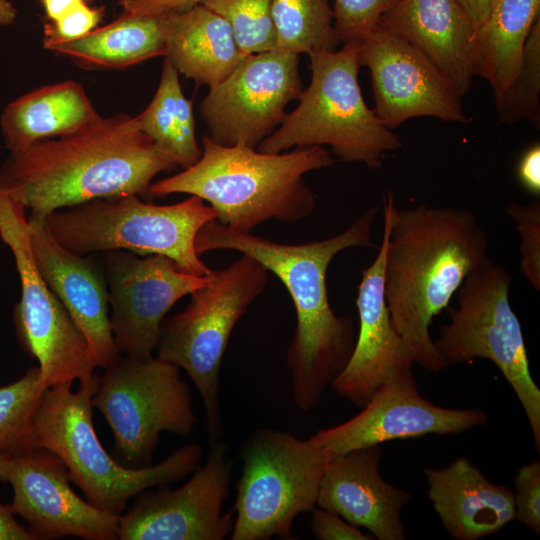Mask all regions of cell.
<instances>
[{"mask_svg":"<svg viewBox=\"0 0 540 540\" xmlns=\"http://www.w3.org/2000/svg\"><path fill=\"white\" fill-rule=\"evenodd\" d=\"M269 271L242 254L210 281L190 293L179 313L162 322L157 358L184 369L196 386L205 411L210 445L223 434L219 402L220 369L231 333L264 290Z\"/></svg>","mask_w":540,"mask_h":540,"instance_id":"cell-8","label":"cell"},{"mask_svg":"<svg viewBox=\"0 0 540 540\" xmlns=\"http://www.w3.org/2000/svg\"><path fill=\"white\" fill-rule=\"evenodd\" d=\"M311 512V532L320 540H371L373 535L363 533L340 515L315 507Z\"/></svg>","mask_w":540,"mask_h":540,"instance_id":"cell-37","label":"cell"},{"mask_svg":"<svg viewBox=\"0 0 540 540\" xmlns=\"http://www.w3.org/2000/svg\"><path fill=\"white\" fill-rule=\"evenodd\" d=\"M48 21H56L72 11L82 3H88L92 0H39Z\"/></svg>","mask_w":540,"mask_h":540,"instance_id":"cell-42","label":"cell"},{"mask_svg":"<svg viewBox=\"0 0 540 540\" xmlns=\"http://www.w3.org/2000/svg\"><path fill=\"white\" fill-rule=\"evenodd\" d=\"M170 14L139 16L122 13L111 23L48 50L68 57L83 69H126L166 55Z\"/></svg>","mask_w":540,"mask_h":540,"instance_id":"cell-26","label":"cell"},{"mask_svg":"<svg viewBox=\"0 0 540 540\" xmlns=\"http://www.w3.org/2000/svg\"><path fill=\"white\" fill-rule=\"evenodd\" d=\"M240 455L231 540L293 539L296 516L316 507L330 454L310 438L261 428L247 438Z\"/></svg>","mask_w":540,"mask_h":540,"instance_id":"cell-9","label":"cell"},{"mask_svg":"<svg viewBox=\"0 0 540 540\" xmlns=\"http://www.w3.org/2000/svg\"><path fill=\"white\" fill-rule=\"evenodd\" d=\"M521 186L533 196L540 195V144L534 143L521 155L517 165Z\"/></svg>","mask_w":540,"mask_h":540,"instance_id":"cell-39","label":"cell"},{"mask_svg":"<svg viewBox=\"0 0 540 540\" xmlns=\"http://www.w3.org/2000/svg\"><path fill=\"white\" fill-rule=\"evenodd\" d=\"M217 219L203 199L156 205L137 195L91 200L45 217L54 238L68 250L89 255L126 250L140 256L163 255L180 270L206 276L212 269L195 249L199 229Z\"/></svg>","mask_w":540,"mask_h":540,"instance_id":"cell-7","label":"cell"},{"mask_svg":"<svg viewBox=\"0 0 540 540\" xmlns=\"http://www.w3.org/2000/svg\"><path fill=\"white\" fill-rule=\"evenodd\" d=\"M178 71L165 57L157 91L148 106L136 116L141 130L177 166L186 169L202 155L195 134L193 103L183 94Z\"/></svg>","mask_w":540,"mask_h":540,"instance_id":"cell-28","label":"cell"},{"mask_svg":"<svg viewBox=\"0 0 540 540\" xmlns=\"http://www.w3.org/2000/svg\"><path fill=\"white\" fill-rule=\"evenodd\" d=\"M176 167L141 130L136 116L118 113L11 151L0 165V190L30 215L46 217L99 198L137 195L152 201L154 177Z\"/></svg>","mask_w":540,"mask_h":540,"instance_id":"cell-2","label":"cell"},{"mask_svg":"<svg viewBox=\"0 0 540 540\" xmlns=\"http://www.w3.org/2000/svg\"><path fill=\"white\" fill-rule=\"evenodd\" d=\"M488 239L473 213L420 204L392 208L384 263L390 320L414 363L430 372L447 364L429 332L464 280L492 263Z\"/></svg>","mask_w":540,"mask_h":540,"instance_id":"cell-3","label":"cell"},{"mask_svg":"<svg viewBox=\"0 0 540 540\" xmlns=\"http://www.w3.org/2000/svg\"><path fill=\"white\" fill-rule=\"evenodd\" d=\"M25 210L0 190V237L13 253L21 283L16 328L23 348L38 360L47 389L89 377L96 367L85 337L35 264Z\"/></svg>","mask_w":540,"mask_h":540,"instance_id":"cell-12","label":"cell"},{"mask_svg":"<svg viewBox=\"0 0 540 540\" xmlns=\"http://www.w3.org/2000/svg\"><path fill=\"white\" fill-rule=\"evenodd\" d=\"M277 50L294 54L334 51L339 43L329 0H272Z\"/></svg>","mask_w":540,"mask_h":540,"instance_id":"cell-29","label":"cell"},{"mask_svg":"<svg viewBox=\"0 0 540 540\" xmlns=\"http://www.w3.org/2000/svg\"><path fill=\"white\" fill-rule=\"evenodd\" d=\"M380 23L424 53L462 97L469 92L475 31L459 0H398Z\"/></svg>","mask_w":540,"mask_h":540,"instance_id":"cell-22","label":"cell"},{"mask_svg":"<svg viewBox=\"0 0 540 540\" xmlns=\"http://www.w3.org/2000/svg\"><path fill=\"white\" fill-rule=\"evenodd\" d=\"M202 0H128L122 7V13L130 15H162L169 13H182Z\"/></svg>","mask_w":540,"mask_h":540,"instance_id":"cell-38","label":"cell"},{"mask_svg":"<svg viewBox=\"0 0 540 540\" xmlns=\"http://www.w3.org/2000/svg\"><path fill=\"white\" fill-rule=\"evenodd\" d=\"M128 2V0H119V4L123 7L124 5H126Z\"/></svg>","mask_w":540,"mask_h":540,"instance_id":"cell-45","label":"cell"},{"mask_svg":"<svg viewBox=\"0 0 540 540\" xmlns=\"http://www.w3.org/2000/svg\"><path fill=\"white\" fill-rule=\"evenodd\" d=\"M12 458L0 455V481L8 482Z\"/></svg>","mask_w":540,"mask_h":540,"instance_id":"cell-44","label":"cell"},{"mask_svg":"<svg viewBox=\"0 0 540 540\" xmlns=\"http://www.w3.org/2000/svg\"><path fill=\"white\" fill-rule=\"evenodd\" d=\"M393 191L383 197V235L372 264L362 270L356 306L359 331L352 355L331 387L341 397L364 407L383 384L412 376L413 357L390 320L384 297V263L392 208Z\"/></svg>","mask_w":540,"mask_h":540,"instance_id":"cell-18","label":"cell"},{"mask_svg":"<svg viewBox=\"0 0 540 540\" xmlns=\"http://www.w3.org/2000/svg\"><path fill=\"white\" fill-rule=\"evenodd\" d=\"M495 0H459L476 33L485 21Z\"/></svg>","mask_w":540,"mask_h":540,"instance_id":"cell-41","label":"cell"},{"mask_svg":"<svg viewBox=\"0 0 540 540\" xmlns=\"http://www.w3.org/2000/svg\"><path fill=\"white\" fill-rule=\"evenodd\" d=\"M32 532L19 523L13 508L0 503V540H35Z\"/></svg>","mask_w":540,"mask_h":540,"instance_id":"cell-40","label":"cell"},{"mask_svg":"<svg viewBox=\"0 0 540 540\" xmlns=\"http://www.w3.org/2000/svg\"><path fill=\"white\" fill-rule=\"evenodd\" d=\"M233 461L219 440L211 445L203 465L181 487L168 484L138 494L134 505L119 516L121 540H223L232 532L234 512L223 513Z\"/></svg>","mask_w":540,"mask_h":540,"instance_id":"cell-15","label":"cell"},{"mask_svg":"<svg viewBox=\"0 0 540 540\" xmlns=\"http://www.w3.org/2000/svg\"><path fill=\"white\" fill-rule=\"evenodd\" d=\"M379 207L372 206L339 234L302 244L273 242L238 232L218 220L205 223L195 238L199 255L212 250L247 254L284 284L296 311V327L286 353L293 399L308 411L347 365L356 342L353 321L330 306L327 272L333 258L352 247L375 248L371 229Z\"/></svg>","mask_w":540,"mask_h":540,"instance_id":"cell-1","label":"cell"},{"mask_svg":"<svg viewBox=\"0 0 540 540\" xmlns=\"http://www.w3.org/2000/svg\"><path fill=\"white\" fill-rule=\"evenodd\" d=\"M100 117L83 85L65 80L41 86L9 102L1 114L0 129L11 152L72 134Z\"/></svg>","mask_w":540,"mask_h":540,"instance_id":"cell-24","label":"cell"},{"mask_svg":"<svg viewBox=\"0 0 540 540\" xmlns=\"http://www.w3.org/2000/svg\"><path fill=\"white\" fill-rule=\"evenodd\" d=\"M35 264L85 337L95 367L106 368L121 354L110 323L109 294L101 260L79 255L51 234L45 217H27Z\"/></svg>","mask_w":540,"mask_h":540,"instance_id":"cell-20","label":"cell"},{"mask_svg":"<svg viewBox=\"0 0 540 540\" xmlns=\"http://www.w3.org/2000/svg\"><path fill=\"white\" fill-rule=\"evenodd\" d=\"M244 56L228 22L202 4L170 14L165 57L197 85L219 84Z\"/></svg>","mask_w":540,"mask_h":540,"instance_id":"cell-25","label":"cell"},{"mask_svg":"<svg viewBox=\"0 0 540 540\" xmlns=\"http://www.w3.org/2000/svg\"><path fill=\"white\" fill-rule=\"evenodd\" d=\"M200 4L228 22L244 55L277 50L272 0H202Z\"/></svg>","mask_w":540,"mask_h":540,"instance_id":"cell-32","label":"cell"},{"mask_svg":"<svg viewBox=\"0 0 540 540\" xmlns=\"http://www.w3.org/2000/svg\"><path fill=\"white\" fill-rule=\"evenodd\" d=\"M62 460L44 448L12 458L8 482L12 508L36 539L76 536L86 540L117 539L119 516L80 498L70 487Z\"/></svg>","mask_w":540,"mask_h":540,"instance_id":"cell-19","label":"cell"},{"mask_svg":"<svg viewBox=\"0 0 540 540\" xmlns=\"http://www.w3.org/2000/svg\"><path fill=\"white\" fill-rule=\"evenodd\" d=\"M17 9L10 0H0V26H9L17 18Z\"/></svg>","mask_w":540,"mask_h":540,"instance_id":"cell-43","label":"cell"},{"mask_svg":"<svg viewBox=\"0 0 540 540\" xmlns=\"http://www.w3.org/2000/svg\"><path fill=\"white\" fill-rule=\"evenodd\" d=\"M540 0H495L474 37V75L491 86L495 100L514 81L526 40L539 18Z\"/></svg>","mask_w":540,"mask_h":540,"instance_id":"cell-27","label":"cell"},{"mask_svg":"<svg viewBox=\"0 0 540 540\" xmlns=\"http://www.w3.org/2000/svg\"><path fill=\"white\" fill-rule=\"evenodd\" d=\"M100 376L92 373L72 383L45 389L32 426L33 448H44L58 456L71 481L95 507L121 515L128 501L148 488L175 482L193 472L202 457L199 444L172 451L156 465L133 468L117 463L97 438L92 420V398Z\"/></svg>","mask_w":540,"mask_h":540,"instance_id":"cell-5","label":"cell"},{"mask_svg":"<svg viewBox=\"0 0 540 540\" xmlns=\"http://www.w3.org/2000/svg\"><path fill=\"white\" fill-rule=\"evenodd\" d=\"M180 368L159 358L119 356L105 368L92 398L114 436L115 456L133 468L152 464L162 432L191 433L197 417Z\"/></svg>","mask_w":540,"mask_h":540,"instance_id":"cell-11","label":"cell"},{"mask_svg":"<svg viewBox=\"0 0 540 540\" xmlns=\"http://www.w3.org/2000/svg\"><path fill=\"white\" fill-rule=\"evenodd\" d=\"M515 519L534 533H540V462L538 459L519 467L514 477Z\"/></svg>","mask_w":540,"mask_h":540,"instance_id":"cell-36","label":"cell"},{"mask_svg":"<svg viewBox=\"0 0 540 540\" xmlns=\"http://www.w3.org/2000/svg\"><path fill=\"white\" fill-rule=\"evenodd\" d=\"M309 58L311 80L302 90L298 106L257 150L280 153L327 145L344 162L380 168L385 155L402 143L364 101L358 81L357 42L344 43L339 51L312 53Z\"/></svg>","mask_w":540,"mask_h":540,"instance_id":"cell-6","label":"cell"},{"mask_svg":"<svg viewBox=\"0 0 540 540\" xmlns=\"http://www.w3.org/2000/svg\"><path fill=\"white\" fill-rule=\"evenodd\" d=\"M512 277L492 263L469 275L458 291L457 308L440 329L435 347L447 366L488 359L515 392L540 450V389L533 380L521 323L509 302Z\"/></svg>","mask_w":540,"mask_h":540,"instance_id":"cell-10","label":"cell"},{"mask_svg":"<svg viewBox=\"0 0 540 540\" xmlns=\"http://www.w3.org/2000/svg\"><path fill=\"white\" fill-rule=\"evenodd\" d=\"M428 497L442 525L456 540L495 534L515 519L513 491L494 484L466 457L424 470Z\"/></svg>","mask_w":540,"mask_h":540,"instance_id":"cell-23","label":"cell"},{"mask_svg":"<svg viewBox=\"0 0 540 540\" xmlns=\"http://www.w3.org/2000/svg\"><path fill=\"white\" fill-rule=\"evenodd\" d=\"M357 47L360 66L370 71L373 111L387 128L415 117L468 122L454 85L407 40L379 22Z\"/></svg>","mask_w":540,"mask_h":540,"instance_id":"cell-16","label":"cell"},{"mask_svg":"<svg viewBox=\"0 0 540 540\" xmlns=\"http://www.w3.org/2000/svg\"><path fill=\"white\" fill-rule=\"evenodd\" d=\"M540 17L526 40L519 71L503 95L495 100L499 119L504 124L529 120L540 125Z\"/></svg>","mask_w":540,"mask_h":540,"instance_id":"cell-31","label":"cell"},{"mask_svg":"<svg viewBox=\"0 0 540 540\" xmlns=\"http://www.w3.org/2000/svg\"><path fill=\"white\" fill-rule=\"evenodd\" d=\"M487 421L488 415L480 408H446L432 403L420 394L412 375L383 384L357 415L318 430L310 439L335 457L396 439L458 434Z\"/></svg>","mask_w":540,"mask_h":540,"instance_id":"cell-17","label":"cell"},{"mask_svg":"<svg viewBox=\"0 0 540 540\" xmlns=\"http://www.w3.org/2000/svg\"><path fill=\"white\" fill-rule=\"evenodd\" d=\"M507 214L519 234L520 270L529 284L540 290V202L512 203Z\"/></svg>","mask_w":540,"mask_h":540,"instance_id":"cell-34","label":"cell"},{"mask_svg":"<svg viewBox=\"0 0 540 540\" xmlns=\"http://www.w3.org/2000/svg\"><path fill=\"white\" fill-rule=\"evenodd\" d=\"M398 0H334L333 26L338 42H358L371 32Z\"/></svg>","mask_w":540,"mask_h":540,"instance_id":"cell-33","label":"cell"},{"mask_svg":"<svg viewBox=\"0 0 540 540\" xmlns=\"http://www.w3.org/2000/svg\"><path fill=\"white\" fill-rule=\"evenodd\" d=\"M99 254L117 347L125 355L152 357L166 313L179 299L206 285L211 272L206 276L187 273L163 255L140 256L126 250Z\"/></svg>","mask_w":540,"mask_h":540,"instance_id":"cell-14","label":"cell"},{"mask_svg":"<svg viewBox=\"0 0 540 540\" xmlns=\"http://www.w3.org/2000/svg\"><path fill=\"white\" fill-rule=\"evenodd\" d=\"M380 445L331 457L322 476L316 506L366 528L378 540H404L401 510L411 494L380 474Z\"/></svg>","mask_w":540,"mask_h":540,"instance_id":"cell-21","label":"cell"},{"mask_svg":"<svg viewBox=\"0 0 540 540\" xmlns=\"http://www.w3.org/2000/svg\"><path fill=\"white\" fill-rule=\"evenodd\" d=\"M104 16V7L82 3L56 21H46L43 27V47L79 39L98 27Z\"/></svg>","mask_w":540,"mask_h":540,"instance_id":"cell-35","label":"cell"},{"mask_svg":"<svg viewBox=\"0 0 540 540\" xmlns=\"http://www.w3.org/2000/svg\"><path fill=\"white\" fill-rule=\"evenodd\" d=\"M202 155L180 173L152 182L153 197L175 193L200 197L220 223L251 232L270 220L295 223L315 209V198L303 177L335 163L323 146L265 153L243 146H223L208 135Z\"/></svg>","mask_w":540,"mask_h":540,"instance_id":"cell-4","label":"cell"},{"mask_svg":"<svg viewBox=\"0 0 540 540\" xmlns=\"http://www.w3.org/2000/svg\"><path fill=\"white\" fill-rule=\"evenodd\" d=\"M45 389L39 366L0 388V455L13 458L34 449L33 419Z\"/></svg>","mask_w":540,"mask_h":540,"instance_id":"cell-30","label":"cell"},{"mask_svg":"<svg viewBox=\"0 0 540 540\" xmlns=\"http://www.w3.org/2000/svg\"><path fill=\"white\" fill-rule=\"evenodd\" d=\"M302 90L297 54L281 50L247 54L200 103L208 136L223 146L257 149Z\"/></svg>","mask_w":540,"mask_h":540,"instance_id":"cell-13","label":"cell"}]
</instances>
